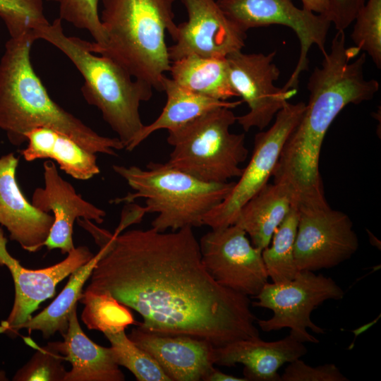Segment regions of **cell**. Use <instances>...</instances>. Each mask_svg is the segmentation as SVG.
Segmentation results:
<instances>
[{
	"instance_id": "5bb4252c",
	"label": "cell",
	"mask_w": 381,
	"mask_h": 381,
	"mask_svg": "<svg viewBox=\"0 0 381 381\" xmlns=\"http://www.w3.org/2000/svg\"><path fill=\"white\" fill-rule=\"evenodd\" d=\"M7 239L0 227V266L9 270L15 296L11 312L0 323V334L15 336L18 327L32 316L40 305L52 298L59 283L83 266L94 256L85 246L75 247L63 260L41 269H28L11 256L6 248Z\"/></svg>"
},
{
	"instance_id": "8992f818",
	"label": "cell",
	"mask_w": 381,
	"mask_h": 381,
	"mask_svg": "<svg viewBox=\"0 0 381 381\" xmlns=\"http://www.w3.org/2000/svg\"><path fill=\"white\" fill-rule=\"evenodd\" d=\"M113 170L134 190L111 202L145 199L147 212L157 213L152 228L160 232L203 226V217L229 194L235 182L201 181L166 162H150L145 169L113 165Z\"/></svg>"
},
{
	"instance_id": "83f0119b",
	"label": "cell",
	"mask_w": 381,
	"mask_h": 381,
	"mask_svg": "<svg viewBox=\"0 0 381 381\" xmlns=\"http://www.w3.org/2000/svg\"><path fill=\"white\" fill-rule=\"evenodd\" d=\"M111 344L114 358L131 372L138 381H171L157 362L133 343L125 330L104 334Z\"/></svg>"
},
{
	"instance_id": "9c48e42d",
	"label": "cell",
	"mask_w": 381,
	"mask_h": 381,
	"mask_svg": "<svg viewBox=\"0 0 381 381\" xmlns=\"http://www.w3.org/2000/svg\"><path fill=\"white\" fill-rule=\"evenodd\" d=\"M306 107L303 102H286L270 128L258 133L252 156L227 197L203 217V225L217 229L234 224L241 207L267 183L290 133Z\"/></svg>"
},
{
	"instance_id": "9a60e30c",
	"label": "cell",
	"mask_w": 381,
	"mask_h": 381,
	"mask_svg": "<svg viewBox=\"0 0 381 381\" xmlns=\"http://www.w3.org/2000/svg\"><path fill=\"white\" fill-rule=\"evenodd\" d=\"M188 20L178 24L168 47L170 61L188 55L226 58L242 50L247 34L222 12L216 0H181Z\"/></svg>"
},
{
	"instance_id": "4fadbf2b",
	"label": "cell",
	"mask_w": 381,
	"mask_h": 381,
	"mask_svg": "<svg viewBox=\"0 0 381 381\" xmlns=\"http://www.w3.org/2000/svg\"><path fill=\"white\" fill-rule=\"evenodd\" d=\"M275 55V51L265 54L240 50L226 57L231 85L249 108L246 114L236 116L246 132L252 128L262 131L297 92V89L284 90L274 85L280 75L273 61Z\"/></svg>"
},
{
	"instance_id": "d590c367",
	"label": "cell",
	"mask_w": 381,
	"mask_h": 381,
	"mask_svg": "<svg viewBox=\"0 0 381 381\" xmlns=\"http://www.w3.org/2000/svg\"><path fill=\"white\" fill-rule=\"evenodd\" d=\"M205 381H248L246 377L227 375L214 368L206 377Z\"/></svg>"
},
{
	"instance_id": "d6986e66",
	"label": "cell",
	"mask_w": 381,
	"mask_h": 381,
	"mask_svg": "<svg viewBox=\"0 0 381 381\" xmlns=\"http://www.w3.org/2000/svg\"><path fill=\"white\" fill-rule=\"evenodd\" d=\"M307 352L304 343L290 334L274 341H265L258 337L214 347L213 361L214 365L226 367L242 364L243 375L248 381H280L278 370Z\"/></svg>"
},
{
	"instance_id": "7402d4cb",
	"label": "cell",
	"mask_w": 381,
	"mask_h": 381,
	"mask_svg": "<svg viewBox=\"0 0 381 381\" xmlns=\"http://www.w3.org/2000/svg\"><path fill=\"white\" fill-rule=\"evenodd\" d=\"M292 205V195L286 186L267 183L241 207L234 224L245 231L253 246L263 250L270 246Z\"/></svg>"
},
{
	"instance_id": "3957f363",
	"label": "cell",
	"mask_w": 381,
	"mask_h": 381,
	"mask_svg": "<svg viewBox=\"0 0 381 381\" xmlns=\"http://www.w3.org/2000/svg\"><path fill=\"white\" fill-rule=\"evenodd\" d=\"M35 40L32 30L11 37L0 61V128L9 142L19 146L32 129L47 127L92 153L117 156L116 151L124 148L118 138L99 135L50 97L31 63Z\"/></svg>"
},
{
	"instance_id": "1f68e13d",
	"label": "cell",
	"mask_w": 381,
	"mask_h": 381,
	"mask_svg": "<svg viewBox=\"0 0 381 381\" xmlns=\"http://www.w3.org/2000/svg\"><path fill=\"white\" fill-rule=\"evenodd\" d=\"M0 18L11 37L30 29L34 23L44 21L43 0H0Z\"/></svg>"
},
{
	"instance_id": "7c38bea8",
	"label": "cell",
	"mask_w": 381,
	"mask_h": 381,
	"mask_svg": "<svg viewBox=\"0 0 381 381\" xmlns=\"http://www.w3.org/2000/svg\"><path fill=\"white\" fill-rule=\"evenodd\" d=\"M358 245L353 223L344 212L329 205L298 210L294 248L298 271L334 267L350 259Z\"/></svg>"
},
{
	"instance_id": "e575fe53",
	"label": "cell",
	"mask_w": 381,
	"mask_h": 381,
	"mask_svg": "<svg viewBox=\"0 0 381 381\" xmlns=\"http://www.w3.org/2000/svg\"><path fill=\"white\" fill-rule=\"evenodd\" d=\"M301 1L303 8L318 14L327 16L329 10L328 0H301Z\"/></svg>"
},
{
	"instance_id": "484cf974",
	"label": "cell",
	"mask_w": 381,
	"mask_h": 381,
	"mask_svg": "<svg viewBox=\"0 0 381 381\" xmlns=\"http://www.w3.org/2000/svg\"><path fill=\"white\" fill-rule=\"evenodd\" d=\"M298 221V210L292 205L275 230L271 246L262 251V260L272 282L283 284L293 279L298 272L294 255Z\"/></svg>"
},
{
	"instance_id": "f546056e",
	"label": "cell",
	"mask_w": 381,
	"mask_h": 381,
	"mask_svg": "<svg viewBox=\"0 0 381 381\" xmlns=\"http://www.w3.org/2000/svg\"><path fill=\"white\" fill-rule=\"evenodd\" d=\"M351 35L361 52L367 54L377 68H381V0H368L359 9Z\"/></svg>"
},
{
	"instance_id": "d6a6232c",
	"label": "cell",
	"mask_w": 381,
	"mask_h": 381,
	"mask_svg": "<svg viewBox=\"0 0 381 381\" xmlns=\"http://www.w3.org/2000/svg\"><path fill=\"white\" fill-rule=\"evenodd\" d=\"M280 381H349L334 363L310 366L298 358L285 368Z\"/></svg>"
},
{
	"instance_id": "f1b7e54d",
	"label": "cell",
	"mask_w": 381,
	"mask_h": 381,
	"mask_svg": "<svg viewBox=\"0 0 381 381\" xmlns=\"http://www.w3.org/2000/svg\"><path fill=\"white\" fill-rule=\"evenodd\" d=\"M25 341L36 349L30 358L13 376V381H64L68 370L63 362L65 357L59 351V341L43 346L32 339Z\"/></svg>"
},
{
	"instance_id": "7a4b0ae2",
	"label": "cell",
	"mask_w": 381,
	"mask_h": 381,
	"mask_svg": "<svg viewBox=\"0 0 381 381\" xmlns=\"http://www.w3.org/2000/svg\"><path fill=\"white\" fill-rule=\"evenodd\" d=\"M346 47L344 31H337L330 51L311 73L309 99L298 124L286 139L273 171L274 183L286 186L293 205L300 209L328 206L319 170L325 136L337 115L350 104L372 99L379 90L375 79L366 80V54Z\"/></svg>"
},
{
	"instance_id": "8d00e7d4",
	"label": "cell",
	"mask_w": 381,
	"mask_h": 381,
	"mask_svg": "<svg viewBox=\"0 0 381 381\" xmlns=\"http://www.w3.org/2000/svg\"><path fill=\"white\" fill-rule=\"evenodd\" d=\"M8 378L4 370H0V381H7Z\"/></svg>"
},
{
	"instance_id": "44dd1931",
	"label": "cell",
	"mask_w": 381,
	"mask_h": 381,
	"mask_svg": "<svg viewBox=\"0 0 381 381\" xmlns=\"http://www.w3.org/2000/svg\"><path fill=\"white\" fill-rule=\"evenodd\" d=\"M26 138L28 145L20 153L28 162L53 159L62 171L78 180H88L100 172L95 154L61 132L39 127L29 131Z\"/></svg>"
},
{
	"instance_id": "d4e9b609",
	"label": "cell",
	"mask_w": 381,
	"mask_h": 381,
	"mask_svg": "<svg viewBox=\"0 0 381 381\" xmlns=\"http://www.w3.org/2000/svg\"><path fill=\"white\" fill-rule=\"evenodd\" d=\"M101 254L99 249L90 261L73 272L64 288L53 301L42 311L21 324L18 331L25 329L29 334L39 331L45 339L56 332L63 336L68 329L71 314L77 308L83 287Z\"/></svg>"
},
{
	"instance_id": "ac0fdd59",
	"label": "cell",
	"mask_w": 381,
	"mask_h": 381,
	"mask_svg": "<svg viewBox=\"0 0 381 381\" xmlns=\"http://www.w3.org/2000/svg\"><path fill=\"white\" fill-rule=\"evenodd\" d=\"M18 159L13 152L0 157V224L11 240L35 253L44 246L54 217L33 206L22 193L16 180Z\"/></svg>"
},
{
	"instance_id": "8fae6325",
	"label": "cell",
	"mask_w": 381,
	"mask_h": 381,
	"mask_svg": "<svg viewBox=\"0 0 381 381\" xmlns=\"http://www.w3.org/2000/svg\"><path fill=\"white\" fill-rule=\"evenodd\" d=\"M239 226L212 229L200 239L202 262L219 284L248 296L268 282L262 250L255 248Z\"/></svg>"
},
{
	"instance_id": "cb8c5ba5",
	"label": "cell",
	"mask_w": 381,
	"mask_h": 381,
	"mask_svg": "<svg viewBox=\"0 0 381 381\" xmlns=\"http://www.w3.org/2000/svg\"><path fill=\"white\" fill-rule=\"evenodd\" d=\"M169 72L176 83L196 94L223 101L237 96L226 58L188 55L172 61Z\"/></svg>"
},
{
	"instance_id": "52a82bcc",
	"label": "cell",
	"mask_w": 381,
	"mask_h": 381,
	"mask_svg": "<svg viewBox=\"0 0 381 381\" xmlns=\"http://www.w3.org/2000/svg\"><path fill=\"white\" fill-rule=\"evenodd\" d=\"M235 122L231 108L219 107L168 131L167 141L173 150L167 164L206 182L240 177L248 150L245 135L229 131Z\"/></svg>"
},
{
	"instance_id": "836d02e7",
	"label": "cell",
	"mask_w": 381,
	"mask_h": 381,
	"mask_svg": "<svg viewBox=\"0 0 381 381\" xmlns=\"http://www.w3.org/2000/svg\"><path fill=\"white\" fill-rule=\"evenodd\" d=\"M327 18L337 31H344L352 23L365 0H328Z\"/></svg>"
},
{
	"instance_id": "2e32d148",
	"label": "cell",
	"mask_w": 381,
	"mask_h": 381,
	"mask_svg": "<svg viewBox=\"0 0 381 381\" xmlns=\"http://www.w3.org/2000/svg\"><path fill=\"white\" fill-rule=\"evenodd\" d=\"M43 168L44 186L35 190L31 203L42 212H53L54 222L44 246L67 254L75 248V221L80 218L99 224L104 222L106 212L78 194L72 184L59 174L55 163L46 161Z\"/></svg>"
},
{
	"instance_id": "ffe728a7",
	"label": "cell",
	"mask_w": 381,
	"mask_h": 381,
	"mask_svg": "<svg viewBox=\"0 0 381 381\" xmlns=\"http://www.w3.org/2000/svg\"><path fill=\"white\" fill-rule=\"evenodd\" d=\"M59 341L60 352L71 365L64 381H123L125 375L115 361L110 347L92 341L83 332L77 308L70 316L68 327Z\"/></svg>"
},
{
	"instance_id": "603a6c76",
	"label": "cell",
	"mask_w": 381,
	"mask_h": 381,
	"mask_svg": "<svg viewBox=\"0 0 381 381\" xmlns=\"http://www.w3.org/2000/svg\"><path fill=\"white\" fill-rule=\"evenodd\" d=\"M167 102L159 116L151 123L145 125L137 138L136 147L154 132L170 131L180 127L198 116L217 108H235L242 101H223L193 92L176 83L166 75L162 83Z\"/></svg>"
},
{
	"instance_id": "e0dca14e",
	"label": "cell",
	"mask_w": 381,
	"mask_h": 381,
	"mask_svg": "<svg viewBox=\"0 0 381 381\" xmlns=\"http://www.w3.org/2000/svg\"><path fill=\"white\" fill-rule=\"evenodd\" d=\"M128 337L157 362L171 381H205L215 368L214 346L205 339L159 334L138 326Z\"/></svg>"
},
{
	"instance_id": "ba28073f",
	"label": "cell",
	"mask_w": 381,
	"mask_h": 381,
	"mask_svg": "<svg viewBox=\"0 0 381 381\" xmlns=\"http://www.w3.org/2000/svg\"><path fill=\"white\" fill-rule=\"evenodd\" d=\"M344 290L329 277L316 274L308 270L298 271L291 281L283 284L267 282L251 302L253 307L272 310L267 320H257L263 332L290 329V335L302 343H319L307 329L316 334H325V329L315 324L311 313L325 301L341 300Z\"/></svg>"
},
{
	"instance_id": "4dcf8cb0",
	"label": "cell",
	"mask_w": 381,
	"mask_h": 381,
	"mask_svg": "<svg viewBox=\"0 0 381 381\" xmlns=\"http://www.w3.org/2000/svg\"><path fill=\"white\" fill-rule=\"evenodd\" d=\"M46 1L59 4V18L90 32L95 40L94 42H89L90 48H99L105 45L107 36L99 14V0Z\"/></svg>"
},
{
	"instance_id": "30bf717a",
	"label": "cell",
	"mask_w": 381,
	"mask_h": 381,
	"mask_svg": "<svg viewBox=\"0 0 381 381\" xmlns=\"http://www.w3.org/2000/svg\"><path fill=\"white\" fill-rule=\"evenodd\" d=\"M224 15L243 32L250 28L272 25L292 29L300 43L298 62L282 87L284 90L297 89L299 78L308 68V54L316 45L324 54L331 25L328 18L296 6L292 0H216Z\"/></svg>"
},
{
	"instance_id": "5b68a950",
	"label": "cell",
	"mask_w": 381,
	"mask_h": 381,
	"mask_svg": "<svg viewBox=\"0 0 381 381\" xmlns=\"http://www.w3.org/2000/svg\"><path fill=\"white\" fill-rule=\"evenodd\" d=\"M176 0H102L99 15L104 46L90 49L122 66L133 78L162 91V83L171 61L165 40L176 25Z\"/></svg>"
},
{
	"instance_id": "6da1fadb",
	"label": "cell",
	"mask_w": 381,
	"mask_h": 381,
	"mask_svg": "<svg viewBox=\"0 0 381 381\" xmlns=\"http://www.w3.org/2000/svg\"><path fill=\"white\" fill-rule=\"evenodd\" d=\"M95 243L102 254L84 291L107 292L136 311L141 329L214 347L260 337L249 296L210 276L192 227L108 231Z\"/></svg>"
},
{
	"instance_id": "4316f807",
	"label": "cell",
	"mask_w": 381,
	"mask_h": 381,
	"mask_svg": "<svg viewBox=\"0 0 381 381\" xmlns=\"http://www.w3.org/2000/svg\"><path fill=\"white\" fill-rule=\"evenodd\" d=\"M79 301L85 305L81 319L89 329L115 333L138 322L129 308L107 292L83 290Z\"/></svg>"
},
{
	"instance_id": "277c9868",
	"label": "cell",
	"mask_w": 381,
	"mask_h": 381,
	"mask_svg": "<svg viewBox=\"0 0 381 381\" xmlns=\"http://www.w3.org/2000/svg\"><path fill=\"white\" fill-rule=\"evenodd\" d=\"M61 21L59 18L36 25L34 36L56 47L74 64L84 79L81 92L86 102L101 111L124 148L133 150L145 126L140 105L151 99L153 87L133 78L111 59L92 52L88 42L66 35Z\"/></svg>"
}]
</instances>
